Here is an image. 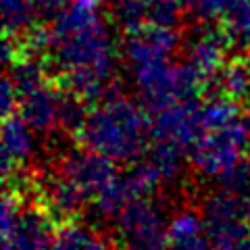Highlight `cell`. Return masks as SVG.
I'll return each mask as SVG.
<instances>
[{
	"label": "cell",
	"instance_id": "ffe728a7",
	"mask_svg": "<svg viewBox=\"0 0 250 250\" xmlns=\"http://www.w3.org/2000/svg\"><path fill=\"white\" fill-rule=\"evenodd\" d=\"M0 104H2V117L13 115L17 111V90H15V83L9 75H6L2 82V98H0Z\"/></svg>",
	"mask_w": 250,
	"mask_h": 250
},
{
	"label": "cell",
	"instance_id": "7a4b0ae2",
	"mask_svg": "<svg viewBox=\"0 0 250 250\" xmlns=\"http://www.w3.org/2000/svg\"><path fill=\"white\" fill-rule=\"evenodd\" d=\"M144 104L108 94L85 111L77 127L82 146L115 163H136L152 140V117Z\"/></svg>",
	"mask_w": 250,
	"mask_h": 250
},
{
	"label": "cell",
	"instance_id": "30bf717a",
	"mask_svg": "<svg viewBox=\"0 0 250 250\" xmlns=\"http://www.w3.org/2000/svg\"><path fill=\"white\" fill-rule=\"evenodd\" d=\"M131 80L138 90V96L142 104L150 113H156L169 104L182 103V100L194 98L200 92L196 83L186 73L184 65L179 61H167L159 65L134 69Z\"/></svg>",
	"mask_w": 250,
	"mask_h": 250
},
{
	"label": "cell",
	"instance_id": "ba28073f",
	"mask_svg": "<svg viewBox=\"0 0 250 250\" xmlns=\"http://www.w3.org/2000/svg\"><path fill=\"white\" fill-rule=\"evenodd\" d=\"M169 219L152 196L134 198L117 210L115 231L121 250H165Z\"/></svg>",
	"mask_w": 250,
	"mask_h": 250
},
{
	"label": "cell",
	"instance_id": "603a6c76",
	"mask_svg": "<svg viewBox=\"0 0 250 250\" xmlns=\"http://www.w3.org/2000/svg\"><path fill=\"white\" fill-rule=\"evenodd\" d=\"M246 165H248V169H250V152H248V159H246Z\"/></svg>",
	"mask_w": 250,
	"mask_h": 250
},
{
	"label": "cell",
	"instance_id": "44dd1931",
	"mask_svg": "<svg viewBox=\"0 0 250 250\" xmlns=\"http://www.w3.org/2000/svg\"><path fill=\"white\" fill-rule=\"evenodd\" d=\"M77 6H83V9H90V11H98L103 4L106 2H113V0H73Z\"/></svg>",
	"mask_w": 250,
	"mask_h": 250
},
{
	"label": "cell",
	"instance_id": "5bb4252c",
	"mask_svg": "<svg viewBox=\"0 0 250 250\" xmlns=\"http://www.w3.org/2000/svg\"><path fill=\"white\" fill-rule=\"evenodd\" d=\"M36 134L38 131L19 113L4 117L0 150H2V173L6 179L17 177L23 169L29 167L36 154Z\"/></svg>",
	"mask_w": 250,
	"mask_h": 250
},
{
	"label": "cell",
	"instance_id": "7402d4cb",
	"mask_svg": "<svg viewBox=\"0 0 250 250\" xmlns=\"http://www.w3.org/2000/svg\"><path fill=\"white\" fill-rule=\"evenodd\" d=\"M244 125H246V134H248V140H250V106L246 108V113H244Z\"/></svg>",
	"mask_w": 250,
	"mask_h": 250
},
{
	"label": "cell",
	"instance_id": "ac0fdd59",
	"mask_svg": "<svg viewBox=\"0 0 250 250\" xmlns=\"http://www.w3.org/2000/svg\"><path fill=\"white\" fill-rule=\"evenodd\" d=\"M219 92L231 100H250V57L229 59L217 80Z\"/></svg>",
	"mask_w": 250,
	"mask_h": 250
},
{
	"label": "cell",
	"instance_id": "9c48e42d",
	"mask_svg": "<svg viewBox=\"0 0 250 250\" xmlns=\"http://www.w3.org/2000/svg\"><path fill=\"white\" fill-rule=\"evenodd\" d=\"M231 38L225 29L215 25H200L186 38L182 44V59L186 73L202 92L210 83H217L223 67L228 65V52Z\"/></svg>",
	"mask_w": 250,
	"mask_h": 250
},
{
	"label": "cell",
	"instance_id": "52a82bcc",
	"mask_svg": "<svg viewBox=\"0 0 250 250\" xmlns=\"http://www.w3.org/2000/svg\"><path fill=\"white\" fill-rule=\"evenodd\" d=\"M250 194L221 188L202 205L207 236L213 250H250Z\"/></svg>",
	"mask_w": 250,
	"mask_h": 250
},
{
	"label": "cell",
	"instance_id": "6da1fadb",
	"mask_svg": "<svg viewBox=\"0 0 250 250\" xmlns=\"http://www.w3.org/2000/svg\"><path fill=\"white\" fill-rule=\"evenodd\" d=\"M25 40V52L34 48L48 54L62 85L80 98H104L115 94L117 44L111 27L98 11L75 2L48 29H34Z\"/></svg>",
	"mask_w": 250,
	"mask_h": 250
},
{
	"label": "cell",
	"instance_id": "8992f818",
	"mask_svg": "<svg viewBox=\"0 0 250 250\" xmlns=\"http://www.w3.org/2000/svg\"><path fill=\"white\" fill-rule=\"evenodd\" d=\"M52 213L42 202H29L15 192L2 198V250H48L57 229Z\"/></svg>",
	"mask_w": 250,
	"mask_h": 250
},
{
	"label": "cell",
	"instance_id": "277c9868",
	"mask_svg": "<svg viewBox=\"0 0 250 250\" xmlns=\"http://www.w3.org/2000/svg\"><path fill=\"white\" fill-rule=\"evenodd\" d=\"M9 77L17 90V111L38 134L54 129L77 131L85 111L80 96L52 83L46 67L31 52L21 50L9 65Z\"/></svg>",
	"mask_w": 250,
	"mask_h": 250
},
{
	"label": "cell",
	"instance_id": "4fadbf2b",
	"mask_svg": "<svg viewBox=\"0 0 250 250\" xmlns=\"http://www.w3.org/2000/svg\"><path fill=\"white\" fill-rule=\"evenodd\" d=\"M179 9L177 0H113V19L123 31L144 25L175 27Z\"/></svg>",
	"mask_w": 250,
	"mask_h": 250
},
{
	"label": "cell",
	"instance_id": "7c38bea8",
	"mask_svg": "<svg viewBox=\"0 0 250 250\" xmlns=\"http://www.w3.org/2000/svg\"><path fill=\"white\" fill-rule=\"evenodd\" d=\"M202 127V104L194 98L169 104L152 113V140L190 150Z\"/></svg>",
	"mask_w": 250,
	"mask_h": 250
},
{
	"label": "cell",
	"instance_id": "e0dca14e",
	"mask_svg": "<svg viewBox=\"0 0 250 250\" xmlns=\"http://www.w3.org/2000/svg\"><path fill=\"white\" fill-rule=\"evenodd\" d=\"M2 23L6 38H27L42 25L38 0H2Z\"/></svg>",
	"mask_w": 250,
	"mask_h": 250
},
{
	"label": "cell",
	"instance_id": "3957f363",
	"mask_svg": "<svg viewBox=\"0 0 250 250\" xmlns=\"http://www.w3.org/2000/svg\"><path fill=\"white\" fill-rule=\"evenodd\" d=\"M250 140L238 103L223 94L202 103V127L188 150L194 171L205 179L225 182L248 159Z\"/></svg>",
	"mask_w": 250,
	"mask_h": 250
},
{
	"label": "cell",
	"instance_id": "2e32d148",
	"mask_svg": "<svg viewBox=\"0 0 250 250\" xmlns=\"http://www.w3.org/2000/svg\"><path fill=\"white\" fill-rule=\"evenodd\" d=\"M48 250H121L111 238L100 233L96 228L77 221L65 223L57 229Z\"/></svg>",
	"mask_w": 250,
	"mask_h": 250
},
{
	"label": "cell",
	"instance_id": "8fae6325",
	"mask_svg": "<svg viewBox=\"0 0 250 250\" xmlns=\"http://www.w3.org/2000/svg\"><path fill=\"white\" fill-rule=\"evenodd\" d=\"M179 46H182V38H179L175 27L144 25L125 31L121 50L129 71H134V69L173 61Z\"/></svg>",
	"mask_w": 250,
	"mask_h": 250
},
{
	"label": "cell",
	"instance_id": "9a60e30c",
	"mask_svg": "<svg viewBox=\"0 0 250 250\" xmlns=\"http://www.w3.org/2000/svg\"><path fill=\"white\" fill-rule=\"evenodd\" d=\"M165 250H213L202 213L182 208L169 219Z\"/></svg>",
	"mask_w": 250,
	"mask_h": 250
},
{
	"label": "cell",
	"instance_id": "5b68a950",
	"mask_svg": "<svg viewBox=\"0 0 250 250\" xmlns=\"http://www.w3.org/2000/svg\"><path fill=\"white\" fill-rule=\"evenodd\" d=\"M52 171L80 194L85 207H94L103 215H117V210L131 200L125 177L117 171L115 161L85 146L61 156Z\"/></svg>",
	"mask_w": 250,
	"mask_h": 250
},
{
	"label": "cell",
	"instance_id": "d6986e66",
	"mask_svg": "<svg viewBox=\"0 0 250 250\" xmlns=\"http://www.w3.org/2000/svg\"><path fill=\"white\" fill-rule=\"evenodd\" d=\"M236 2L238 0H184V6L205 21H225Z\"/></svg>",
	"mask_w": 250,
	"mask_h": 250
}]
</instances>
